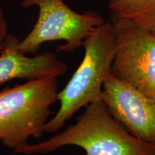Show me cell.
<instances>
[{
    "mask_svg": "<svg viewBox=\"0 0 155 155\" xmlns=\"http://www.w3.org/2000/svg\"><path fill=\"white\" fill-rule=\"evenodd\" d=\"M74 124L63 132L15 151L26 155L47 154L65 146L83 149L86 155H155V144L141 141L124 129L102 100L86 106Z\"/></svg>",
    "mask_w": 155,
    "mask_h": 155,
    "instance_id": "6da1fadb",
    "label": "cell"
},
{
    "mask_svg": "<svg viewBox=\"0 0 155 155\" xmlns=\"http://www.w3.org/2000/svg\"><path fill=\"white\" fill-rule=\"evenodd\" d=\"M84 56L66 86L58 91L60 108L44 127V132L59 131L81 108L101 100L103 85L110 71L116 52L112 22H105L86 38Z\"/></svg>",
    "mask_w": 155,
    "mask_h": 155,
    "instance_id": "7a4b0ae2",
    "label": "cell"
},
{
    "mask_svg": "<svg viewBox=\"0 0 155 155\" xmlns=\"http://www.w3.org/2000/svg\"><path fill=\"white\" fill-rule=\"evenodd\" d=\"M58 78L44 77L0 91V141L13 152L40 138L57 101Z\"/></svg>",
    "mask_w": 155,
    "mask_h": 155,
    "instance_id": "3957f363",
    "label": "cell"
},
{
    "mask_svg": "<svg viewBox=\"0 0 155 155\" xmlns=\"http://www.w3.org/2000/svg\"><path fill=\"white\" fill-rule=\"evenodd\" d=\"M21 5L39 8L35 25L19 42V50L25 54H35L42 44L56 40L65 42L57 51L73 53L83 46L86 38L97 27L105 22L97 12L78 13L70 8L63 0H22Z\"/></svg>",
    "mask_w": 155,
    "mask_h": 155,
    "instance_id": "277c9868",
    "label": "cell"
},
{
    "mask_svg": "<svg viewBox=\"0 0 155 155\" xmlns=\"http://www.w3.org/2000/svg\"><path fill=\"white\" fill-rule=\"evenodd\" d=\"M116 52L110 74L155 100V36L128 19L112 18Z\"/></svg>",
    "mask_w": 155,
    "mask_h": 155,
    "instance_id": "5b68a950",
    "label": "cell"
},
{
    "mask_svg": "<svg viewBox=\"0 0 155 155\" xmlns=\"http://www.w3.org/2000/svg\"><path fill=\"white\" fill-rule=\"evenodd\" d=\"M101 100L131 135L155 144V100L111 74L103 85Z\"/></svg>",
    "mask_w": 155,
    "mask_h": 155,
    "instance_id": "8992f818",
    "label": "cell"
},
{
    "mask_svg": "<svg viewBox=\"0 0 155 155\" xmlns=\"http://www.w3.org/2000/svg\"><path fill=\"white\" fill-rule=\"evenodd\" d=\"M19 42L13 35L7 34L4 40L0 50V84L14 79L58 78L66 73V64L55 53L46 52L28 57L19 50Z\"/></svg>",
    "mask_w": 155,
    "mask_h": 155,
    "instance_id": "52a82bcc",
    "label": "cell"
},
{
    "mask_svg": "<svg viewBox=\"0 0 155 155\" xmlns=\"http://www.w3.org/2000/svg\"><path fill=\"white\" fill-rule=\"evenodd\" d=\"M108 8L112 18L131 19L155 30V0H108Z\"/></svg>",
    "mask_w": 155,
    "mask_h": 155,
    "instance_id": "ba28073f",
    "label": "cell"
},
{
    "mask_svg": "<svg viewBox=\"0 0 155 155\" xmlns=\"http://www.w3.org/2000/svg\"><path fill=\"white\" fill-rule=\"evenodd\" d=\"M7 35V22L4 17L2 11H0V43L4 41Z\"/></svg>",
    "mask_w": 155,
    "mask_h": 155,
    "instance_id": "9c48e42d",
    "label": "cell"
},
{
    "mask_svg": "<svg viewBox=\"0 0 155 155\" xmlns=\"http://www.w3.org/2000/svg\"><path fill=\"white\" fill-rule=\"evenodd\" d=\"M2 48V44H0V50H1Z\"/></svg>",
    "mask_w": 155,
    "mask_h": 155,
    "instance_id": "30bf717a",
    "label": "cell"
},
{
    "mask_svg": "<svg viewBox=\"0 0 155 155\" xmlns=\"http://www.w3.org/2000/svg\"><path fill=\"white\" fill-rule=\"evenodd\" d=\"M152 33L154 34V35L155 36V30H153V31H152Z\"/></svg>",
    "mask_w": 155,
    "mask_h": 155,
    "instance_id": "8fae6325",
    "label": "cell"
}]
</instances>
